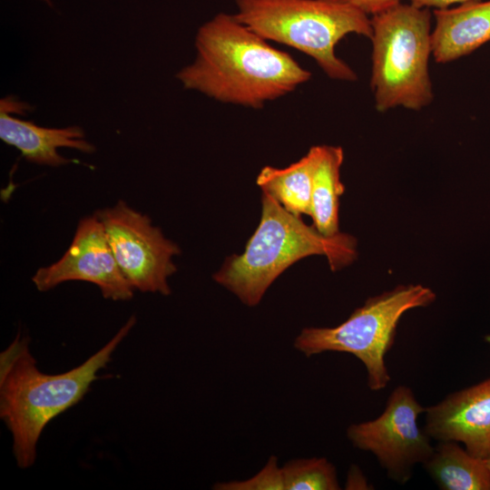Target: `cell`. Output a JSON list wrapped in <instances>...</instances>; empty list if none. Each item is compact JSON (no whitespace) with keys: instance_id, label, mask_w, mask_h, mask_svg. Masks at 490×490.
I'll use <instances>...</instances> for the list:
<instances>
[{"instance_id":"22","label":"cell","mask_w":490,"mask_h":490,"mask_svg":"<svg viewBox=\"0 0 490 490\" xmlns=\"http://www.w3.org/2000/svg\"><path fill=\"white\" fill-rule=\"evenodd\" d=\"M42 1L47 3V5H51V0H42Z\"/></svg>"},{"instance_id":"14","label":"cell","mask_w":490,"mask_h":490,"mask_svg":"<svg viewBox=\"0 0 490 490\" xmlns=\"http://www.w3.org/2000/svg\"><path fill=\"white\" fill-rule=\"evenodd\" d=\"M318 158V145L286 168L263 167L256 180L269 194L292 214L310 215L313 174Z\"/></svg>"},{"instance_id":"2","label":"cell","mask_w":490,"mask_h":490,"mask_svg":"<svg viewBox=\"0 0 490 490\" xmlns=\"http://www.w3.org/2000/svg\"><path fill=\"white\" fill-rule=\"evenodd\" d=\"M135 322V316H132L102 348L61 374L43 373L29 350L28 340L19 334L1 353L0 416L11 432L13 453L20 468L34 464L36 446L45 426L82 400Z\"/></svg>"},{"instance_id":"13","label":"cell","mask_w":490,"mask_h":490,"mask_svg":"<svg viewBox=\"0 0 490 490\" xmlns=\"http://www.w3.org/2000/svg\"><path fill=\"white\" fill-rule=\"evenodd\" d=\"M344 159L339 146L318 145L313 174L310 217L313 225L324 236L338 234L339 198L344 192L340 167Z\"/></svg>"},{"instance_id":"16","label":"cell","mask_w":490,"mask_h":490,"mask_svg":"<svg viewBox=\"0 0 490 490\" xmlns=\"http://www.w3.org/2000/svg\"><path fill=\"white\" fill-rule=\"evenodd\" d=\"M284 490H338L335 466L326 457L297 458L282 466Z\"/></svg>"},{"instance_id":"18","label":"cell","mask_w":490,"mask_h":490,"mask_svg":"<svg viewBox=\"0 0 490 490\" xmlns=\"http://www.w3.org/2000/svg\"><path fill=\"white\" fill-rule=\"evenodd\" d=\"M351 5L368 15H377L400 4V0H329Z\"/></svg>"},{"instance_id":"17","label":"cell","mask_w":490,"mask_h":490,"mask_svg":"<svg viewBox=\"0 0 490 490\" xmlns=\"http://www.w3.org/2000/svg\"><path fill=\"white\" fill-rule=\"evenodd\" d=\"M216 490H284L282 468L272 456L253 476L244 480H232L214 485Z\"/></svg>"},{"instance_id":"19","label":"cell","mask_w":490,"mask_h":490,"mask_svg":"<svg viewBox=\"0 0 490 490\" xmlns=\"http://www.w3.org/2000/svg\"><path fill=\"white\" fill-rule=\"evenodd\" d=\"M347 489H369L370 485L362 471L357 466H352L348 471Z\"/></svg>"},{"instance_id":"21","label":"cell","mask_w":490,"mask_h":490,"mask_svg":"<svg viewBox=\"0 0 490 490\" xmlns=\"http://www.w3.org/2000/svg\"><path fill=\"white\" fill-rule=\"evenodd\" d=\"M485 460V463H486L487 466L490 469V454L488 455V456Z\"/></svg>"},{"instance_id":"12","label":"cell","mask_w":490,"mask_h":490,"mask_svg":"<svg viewBox=\"0 0 490 490\" xmlns=\"http://www.w3.org/2000/svg\"><path fill=\"white\" fill-rule=\"evenodd\" d=\"M432 54L440 64L467 55L490 41V0L470 1L455 8L436 9Z\"/></svg>"},{"instance_id":"7","label":"cell","mask_w":490,"mask_h":490,"mask_svg":"<svg viewBox=\"0 0 490 490\" xmlns=\"http://www.w3.org/2000/svg\"><path fill=\"white\" fill-rule=\"evenodd\" d=\"M425 411L413 390L400 385L377 418L350 425L347 436L355 447L373 454L391 480L405 484L413 468L424 465L435 450L431 437L417 425Z\"/></svg>"},{"instance_id":"5","label":"cell","mask_w":490,"mask_h":490,"mask_svg":"<svg viewBox=\"0 0 490 490\" xmlns=\"http://www.w3.org/2000/svg\"><path fill=\"white\" fill-rule=\"evenodd\" d=\"M370 86L378 112L397 106L418 111L433 100L428 60L432 54L428 8L398 4L372 15Z\"/></svg>"},{"instance_id":"11","label":"cell","mask_w":490,"mask_h":490,"mask_svg":"<svg viewBox=\"0 0 490 490\" xmlns=\"http://www.w3.org/2000/svg\"><path fill=\"white\" fill-rule=\"evenodd\" d=\"M0 138L6 144L20 151L26 161L53 167L79 162L62 156L57 152L59 148H72L85 153L95 151V147L84 139V132L79 126L42 127L33 122L9 115L8 112L2 108Z\"/></svg>"},{"instance_id":"20","label":"cell","mask_w":490,"mask_h":490,"mask_svg":"<svg viewBox=\"0 0 490 490\" xmlns=\"http://www.w3.org/2000/svg\"><path fill=\"white\" fill-rule=\"evenodd\" d=\"M409 4L419 8L435 7L436 9H445L454 4H464L477 0H407Z\"/></svg>"},{"instance_id":"9","label":"cell","mask_w":490,"mask_h":490,"mask_svg":"<svg viewBox=\"0 0 490 490\" xmlns=\"http://www.w3.org/2000/svg\"><path fill=\"white\" fill-rule=\"evenodd\" d=\"M32 280L40 291L61 283L82 280L96 285L104 299L129 300L133 289L122 275L102 222L94 216L83 218L74 240L56 262L37 270Z\"/></svg>"},{"instance_id":"6","label":"cell","mask_w":490,"mask_h":490,"mask_svg":"<svg viewBox=\"0 0 490 490\" xmlns=\"http://www.w3.org/2000/svg\"><path fill=\"white\" fill-rule=\"evenodd\" d=\"M435 299L436 294L429 288L400 285L368 299L336 327L304 328L295 338L294 348L306 357L328 351L349 353L364 364L368 387L372 391L382 390L390 381L385 358L394 344L401 317Z\"/></svg>"},{"instance_id":"10","label":"cell","mask_w":490,"mask_h":490,"mask_svg":"<svg viewBox=\"0 0 490 490\" xmlns=\"http://www.w3.org/2000/svg\"><path fill=\"white\" fill-rule=\"evenodd\" d=\"M424 431L438 441L462 443L473 456L490 454V377L426 407Z\"/></svg>"},{"instance_id":"15","label":"cell","mask_w":490,"mask_h":490,"mask_svg":"<svg viewBox=\"0 0 490 490\" xmlns=\"http://www.w3.org/2000/svg\"><path fill=\"white\" fill-rule=\"evenodd\" d=\"M443 490H490V469L455 441H439L423 465Z\"/></svg>"},{"instance_id":"8","label":"cell","mask_w":490,"mask_h":490,"mask_svg":"<svg viewBox=\"0 0 490 490\" xmlns=\"http://www.w3.org/2000/svg\"><path fill=\"white\" fill-rule=\"evenodd\" d=\"M103 224L116 262L133 289L171 294L168 278L177 268L178 245L152 226L151 219L123 201L93 214Z\"/></svg>"},{"instance_id":"4","label":"cell","mask_w":490,"mask_h":490,"mask_svg":"<svg viewBox=\"0 0 490 490\" xmlns=\"http://www.w3.org/2000/svg\"><path fill=\"white\" fill-rule=\"evenodd\" d=\"M236 18L267 41L312 57L329 78L357 80L335 47L349 34L371 39V20L360 9L329 0H236Z\"/></svg>"},{"instance_id":"3","label":"cell","mask_w":490,"mask_h":490,"mask_svg":"<svg viewBox=\"0 0 490 490\" xmlns=\"http://www.w3.org/2000/svg\"><path fill=\"white\" fill-rule=\"evenodd\" d=\"M259 226L245 250L228 258L214 280L249 306L258 305L269 287L289 266L311 255L326 256L338 270L357 258V240L347 233L327 237L263 192Z\"/></svg>"},{"instance_id":"1","label":"cell","mask_w":490,"mask_h":490,"mask_svg":"<svg viewBox=\"0 0 490 490\" xmlns=\"http://www.w3.org/2000/svg\"><path fill=\"white\" fill-rule=\"evenodd\" d=\"M195 61L177 78L184 88L216 101L255 109L293 92L311 78L287 52L240 22L218 14L195 38Z\"/></svg>"}]
</instances>
